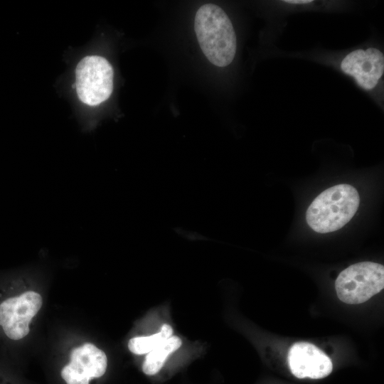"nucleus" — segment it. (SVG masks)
<instances>
[{
	"instance_id": "5",
	"label": "nucleus",
	"mask_w": 384,
	"mask_h": 384,
	"mask_svg": "<svg viewBox=\"0 0 384 384\" xmlns=\"http://www.w3.org/2000/svg\"><path fill=\"white\" fill-rule=\"evenodd\" d=\"M41 296L26 291L0 300V328L11 341H18L29 333V323L42 306Z\"/></svg>"
},
{
	"instance_id": "8",
	"label": "nucleus",
	"mask_w": 384,
	"mask_h": 384,
	"mask_svg": "<svg viewBox=\"0 0 384 384\" xmlns=\"http://www.w3.org/2000/svg\"><path fill=\"white\" fill-rule=\"evenodd\" d=\"M291 373L297 378L321 379L331 374L330 358L315 345L304 341L294 343L287 355Z\"/></svg>"
},
{
	"instance_id": "3",
	"label": "nucleus",
	"mask_w": 384,
	"mask_h": 384,
	"mask_svg": "<svg viewBox=\"0 0 384 384\" xmlns=\"http://www.w3.org/2000/svg\"><path fill=\"white\" fill-rule=\"evenodd\" d=\"M384 287V267L373 262H361L340 272L335 282L338 299L348 304L363 303Z\"/></svg>"
},
{
	"instance_id": "2",
	"label": "nucleus",
	"mask_w": 384,
	"mask_h": 384,
	"mask_svg": "<svg viewBox=\"0 0 384 384\" xmlns=\"http://www.w3.org/2000/svg\"><path fill=\"white\" fill-rule=\"evenodd\" d=\"M359 202L358 193L353 186H334L321 192L310 204L306 210V222L319 233L336 231L353 217Z\"/></svg>"
},
{
	"instance_id": "4",
	"label": "nucleus",
	"mask_w": 384,
	"mask_h": 384,
	"mask_svg": "<svg viewBox=\"0 0 384 384\" xmlns=\"http://www.w3.org/2000/svg\"><path fill=\"white\" fill-rule=\"evenodd\" d=\"M113 68L100 55H87L77 65L76 92L85 104L95 106L107 100L113 90Z\"/></svg>"
},
{
	"instance_id": "11",
	"label": "nucleus",
	"mask_w": 384,
	"mask_h": 384,
	"mask_svg": "<svg viewBox=\"0 0 384 384\" xmlns=\"http://www.w3.org/2000/svg\"><path fill=\"white\" fill-rule=\"evenodd\" d=\"M284 2L294 4H304L311 3L312 0H285Z\"/></svg>"
},
{
	"instance_id": "7",
	"label": "nucleus",
	"mask_w": 384,
	"mask_h": 384,
	"mask_svg": "<svg viewBox=\"0 0 384 384\" xmlns=\"http://www.w3.org/2000/svg\"><path fill=\"white\" fill-rule=\"evenodd\" d=\"M342 71L352 76L363 89L375 87L384 73L383 53L375 48L356 49L347 54L341 63Z\"/></svg>"
},
{
	"instance_id": "12",
	"label": "nucleus",
	"mask_w": 384,
	"mask_h": 384,
	"mask_svg": "<svg viewBox=\"0 0 384 384\" xmlns=\"http://www.w3.org/2000/svg\"><path fill=\"white\" fill-rule=\"evenodd\" d=\"M4 379L2 378V379H0V384H6L5 382H4Z\"/></svg>"
},
{
	"instance_id": "6",
	"label": "nucleus",
	"mask_w": 384,
	"mask_h": 384,
	"mask_svg": "<svg viewBox=\"0 0 384 384\" xmlns=\"http://www.w3.org/2000/svg\"><path fill=\"white\" fill-rule=\"evenodd\" d=\"M70 359L61 370L66 384H90L92 379L102 377L107 367L105 352L90 343L75 348Z\"/></svg>"
},
{
	"instance_id": "1",
	"label": "nucleus",
	"mask_w": 384,
	"mask_h": 384,
	"mask_svg": "<svg viewBox=\"0 0 384 384\" xmlns=\"http://www.w3.org/2000/svg\"><path fill=\"white\" fill-rule=\"evenodd\" d=\"M194 30L199 46L209 61L218 67L230 65L235 55L237 39L226 13L218 5L206 4L197 11Z\"/></svg>"
},
{
	"instance_id": "9",
	"label": "nucleus",
	"mask_w": 384,
	"mask_h": 384,
	"mask_svg": "<svg viewBox=\"0 0 384 384\" xmlns=\"http://www.w3.org/2000/svg\"><path fill=\"white\" fill-rule=\"evenodd\" d=\"M182 344L177 336H171L161 344L148 353L142 364V371L146 375L158 373L164 366L168 356L178 349Z\"/></svg>"
},
{
	"instance_id": "10",
	"label": "nucleus",
	"mask_w": 384,
	"mask_h": 384,
	"mask_svg": "<svg viewBox=\"0 0 384 384\" xmlns=\"http://www.w3.org/2000/svg\"><path fill=\"white\" fill-rule=\"evenodd\" d=\"M173 334L172 327L167 324L161 326L159 333L149 336H138L128 342L129 351L137 355L148 353L170 338Z\"/></svg>"
}]
</instances>
